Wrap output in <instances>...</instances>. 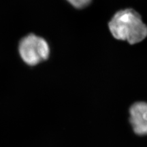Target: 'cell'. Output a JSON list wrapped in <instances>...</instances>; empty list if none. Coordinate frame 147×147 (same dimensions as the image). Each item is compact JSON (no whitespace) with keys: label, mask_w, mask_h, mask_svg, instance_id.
<instances>
[{"label":"cell","mask_w":147,"mask_h":147,"mask_svg":"<svg viewBox=\"0 0 147 147\" xmlns=\"http://www.w3.org/2000/svg\"><path fill=\"white\" fill-rule=\"evenodd\" d=\"M108 26L114 38L126 40L131 45L142 42L147 37V26L143 23L141 16L131 8L117 12Z\"/></svg>","instance_id":"1"},{"label":"cell","mask_w":147,"mask_h":147,"mask_svg":"<svg viewBox=\"0 0 147 147\" xmlns=\"http://www.w3.org/2000/svg\"><path fill=\"white\" fill-rule=\"evenodd\" d=\"M18 52L26 65L36 66L49 59L50 47L45 38L29 34L22 38L18 42Z\"/></svg>","instance_id":"2"},{"label":"cell","mask_w":147,"mask_h":147,"mask_svg":"<svg viewBox=\"0 0 147 147\" xmlns=\"http://www.w3.org/2000/svg\"><path fill=\"white\" fill-rule=\"evenodd\" d=\"M130 123L138 135H147V103L140 102L134 104L129 109Z\"/></svg>","instance_id":"3"},{"label":"cell","mask_w":147,"mask_h":147,"mask_svg":"<svg viewBox=\"0 0 147 147\" xmlns=\"http://www.w3.org/2000/svg\"><path fill=\"white\" fill-rule=\"evenodd\" d=\"M68 2L76 8H83L91 3V0H67Z\"/></svg>","instance_id":"4"}]
</instances>
